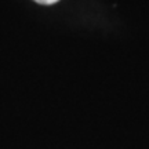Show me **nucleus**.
I'll return each mask as SVG.
<instances>
[{"label":"nucleus","instance_id":"nucleus-1","mask_svg":"<svg viewBox=\"0 0 149 149\" xmlns=\"http://www.w3.org/2000/svg\"><path fill=\"white\" fill-rule=\"evenodd\" d=\"M36 3L39 4H54V3H57L58 0H35Z\"/></svg>","mask_w":149,"mask_h":149}]
</instances>
